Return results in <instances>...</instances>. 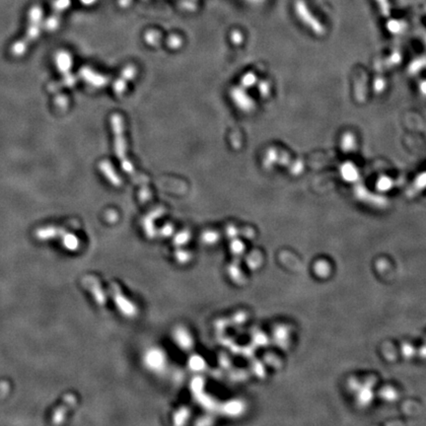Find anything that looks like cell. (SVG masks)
<instances>
[{
    "instance_id": "cell-1",
    "label": "cell",
    "mask_w": 426,
    "mask_h": 426,
    "mask_svg": "<svg viewBox=\"0 0 426 426\" xmlns=\"http://www.w3.org/2000/svg\"><path fill=\"white\" fill-rule=\"evenodd\" d=\"M43 27V9L40 6L31 7L28 12V23L25 36L11 45L10 52L13 57H21L25 56L28 52L29 46L35 43L41 36Z\"/></svg>"
},
{
    "instance_id": "cell-2",
    "label": "cell",
    "mask_w": 426,
    "mask_h": 426,
    "mask_svg": "<svg viewBox=\"0 0 426 426\" xmlns=\"http://www.w3.org/2000/svg\"><path fill=\"white\" fill-rule=\"evenodd\" d=\"M295 13L297 15L299 20L307 27L312 31L317 36H323L326 33L325 26L320 22V20L315 17L310 11L309 7L307 6L304 0H297L295 2Z\"/></svg>"
},
{
    "instance_id": "cell-3",
    "label": "cell",
    "mask_w": 426,
    "mask_h": 426,
    "mask_svg": "<svg viewBox=\"0 0 426 426\" xmlns=\"http://www.w3.org/2000/svg\"><path fill=\"white\" fill-rule=\"evenodd\" d=\"M74 404H75L74 397L70 396V395L67 396L64 399V403L61 406H59L53 413V422L55 424L61 423L64 419V416H65L66 412L74 406Z\"/></svg>"
},
{
    "instance_id": "cell-4",
    "label": "cell",
    "mask_w": 426,
    "mask_h": 426,
    "mask_svg": "<svg viewBox=\"0 0 426 426\" xmlns=\"http://www.w3.org/2000/svg\"><path fill=\"white\" fill-rule=\"evenodd\" d=\"M341 178L348 183H354L359 179V171L353 163L345 162L341 165Z\"/></svg>"
},
{
    "instance_id": "cell-5",
    "label": "cell",
    "mask_w": 426,
    "mask_h": 426,
    "mask_svg": "<svg viewBox=\"0 0 426 426\" xmlns=\"http://www.w3.org/2000/svg\"><path fill=\"white\" fill-rule=\"evenodd\" d=\"M62 233L61 228L55 227V226H46L37 229L36 231V237L39 240H51L57 237Z\"/></svg>"
},
{
    "instance_id": "cell-6",
    "label": "cell",
    "mask_w": 426,
    "mask_h": 426,
    "mask_svg": "<svg viewBox=\"0 0 426 426\" xmlns=\"http://www.w3.org/2000/svg\"><path fill=\"white\" fill-rule=\"evenodd\" d=\"M56 64L57 69L61 73H66L71 66L70 57L65 52H59L56 55Z\"/></svg>"
},
{
    "instance_id": "cell-7",
    "label": "cell",
    "mask_w": 426,
    "mask_h": 426,
    "mask_svg": "<svg viewBox=\"0 0 426 426\" xmlns=\"http://www.w3.org/2000/svg\"><path fill=\"white\" fill-rule=\"evenodd\" d=\"M341 146L343 152H352L356 148V138L354 134L350 132L344 133V135L341 137Z\"/></svg>"
},
{
    "instance_id": "cell-8",
    "label": "cell",
    "mask_w": 426,
    "mask_h": 426,
    "mask_svg": "<svg viewBox=\"0 0 426 426\" xmlns=\"http://www.w3.org/2000/svg\"><path fill=\"white\" fill-rule=\"evenodd\" d=\"M393 185H394V183H393L392 179H390L389 177H386V176H382L380 179H378L376 186H377L378 191L387 192V191H390L392 188Z\"/></svg>"
},
{
    "instance_id": "cell-9",
    "label": "cell",
    "mask_w": 426,
    "mask_h": 426,
    "mask_svg": "<svg viewBox=\"0 0 426 426\" xmlns=\"http://www.w3.org/2000/svg\"><path fill=\"white\" fill-rule=\"evenodd\" d=\"M62 242H63V245L69 250H74L77 247V239L73 235H69V234L65 235L62 239Z\"/></svg>"
},
{
    "instance_id": "cell-10",
    "label": "cell",
    "mask_w": 426,
    "mask_h": 426,
    "mask_svg": "<svg viewBox=\"0 0 426 426\" xmlns=\"http://www.w3.org/2000/svg\"><path fill=\"white\" fill-rule=\"evenodd\" d=\"M376 1H377L378 5H379V8H380V10H381V13H382L385 17L389 16V15H390V12H391V8H390V3H389V0H376Z\"/></svg>"
},
{
    "instance_id": "cell-11",
    "label": "cell",
    "mask_w": 426,
    "mask_h": 426,
    "mask_svg": "<svg viewBox=\"0 0 426 426\" xmlns=\"http://www.w3.org/2000/svg\"><path fill=\"white\" fill-rule=\"evenodd\" d=\"M401 29H403L401 23H400V22H398V21L393 20V21H390V22L388 23V30H389L392 34H398V33H400Z\"/></svg>"
},
{
    "instance_id": "cell-12",
    "label": "cell",
    "mask_w": 426,
    "mask_h": 426,
    "mask_svg": "<svg viewBox=\"0 0 426 426\" xmlns=\"http://www.w3.org/2000/svg\"><path fill=\"white\" fill-rule=\"evenodd\" d=\"M415 185L418 188H422L426 186V173H422L420 174L416 179H415Z\"/></svg>"
},
{
    "instance_id": "cell-13",
    "label": "cell",
    "mask_w": 426,
    "mask_h": 426,
    "mask_svg": "<svg viewBox=\"0 0 426 426\" xmlns=\"http://www.w3.org/2000/svg\"><path fill=\"white\" fill-rule=\"evenodd\" d=\"M374 88H375V90L377 91V92H382L384 89H385V82H384L383 79L382 78H378L376 81H375V83H374Z\"/></svg>"
},
{
    "instance_id": "cell-14",
    "label": "cell",
    "mask_w": 426,
    "mask_h": 426,
    "mask_svg": "<svg viewBox=\"0 0 426 426\" xmlns=\"http://www.w3.org/2000/svg\"><path fill=\"white\" fill-rule=\"evenodd\" d=\"M419 89H420V92L426 96V81H423V82H421V84H420V87H419Z\"/></svg>"
}]
</instances>
